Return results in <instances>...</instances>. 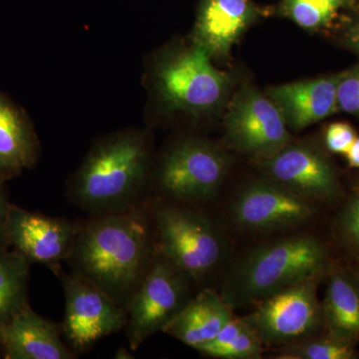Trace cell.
I'll list each match as a JSON object with an SVG mask.
<instances>
[{
	"label": "cell",
	"instance_id": "6da1fadb",
	"mask_svg": "<svg viewBox=\"0 0 359 359\" xmlns=\"http://www.w3.org/2000/svg\"><path fill=\"white\" fill-rule=\"evenodd\" d=\"M154 252L152 212L143 202L81 222L65 262L125 309Z\"/></svg>",
	"mask_w": 359,
	"mask_h": 359
},
{
	"label": "cell",
	"instance_id": "7a4b0ae2",
	"mask_svg": "<svg viewBox=\"0 0 359 359\" xmlns=\"http://www.w3.org/2000/svg\"><path fill=\"white\" fill-rule=\"evenodd\" d=\"M152 166L147 132L132 128L106 135L91 146L73 175L70 199L92 216L140 204Z\"/></svg>",
	"mask_w": 359,
	"mask_h": 359
},
{
	"label": "cell",
	"instance_id": "3957f363",
	"mask_svg": "<svg viewBox=\"0 0 359 359\" xmlns=\"http://www.w3.org/2000/svg\"><path fill=\"white\" fill-rule=\"evenodd\" d=\"M233 74L215 67L203 47L176 42L151 58L148 84L151 96L168 114L202 119L216 114L228 101Z\"/></svg>",
	"mask_w": 359,
	"mask_h": 359
},
{
	"label": "cell",
	"instance_id": "277c9868",
	"mask_svg": "<svg viewBox=\"0 0 359 359\" xmlns=\"http://www.w3.org/2000/svg\"><path fill=\"white\" fill-rule=\"evenodd\" d=\"M327 268V252L316 238H278L245 255L231 269L221 294L231 309L255 306Z\"/></svg>",
	"mask_w": 359,
	"mask_h": 359
},
{
	"label": "cell",
	"instance_id": "5b68a950",
	"mask_svg": "<svg viewBox=\"0 0 359 359\" xmlns=\"http://www.w3.org/2000/svg\"><path fill=\"white\" fill-rule=\"evenodd\" d=\"M229 167L230 157L223 146L201 137H185L165 151L151 179L165 198L187 205L214 198Z\"/></svg>",
	"mask_w": 359,
	"mask_h": 359
},
{
	"label": "cell",
	"instance_id": "8992f818",
	"mask_svg": "<svg viewBox=\"0 0 359 359\" xmlns=\"http://www.w3.org/2000/svg\"><path fill=\"white\" fill-rule=\"evenodd\" d=\"M152 212L155 247L193 282L221 263L224 242L214 223L189 205L158 203Z\"/></svg>",
	"mask_w": 359,
	"mask_h": 359
},
{
	"label": "cell",
	"instance_id": "52a82bcc",
	"mask_svg": "<svg viewBox=\"0 0 359 359\" xmlns=\"http://www.w3.org/2000/svg\"><path fill=\"white\" fill-rule=\"evenodd\" d=\"M193 280L155 247L147 273L127 304L126 332L130 349L137 351L162 332L191 299Z\"/></svg>",
	"mask_w": 359,
	"mask_h": 359
},
{
	"label": "cell",
	"instance_id": "ba28073f",
	"mask_svg": "<svg viewBox=\"0 0 359 359\" xmlns=\"http://www.w3.org/2000/svg\"><path fill=\"white\" fill-rule=\"evenodd\" d=\"M226 148L261 162L292 142L285 118L266 93L245 84L233 94L224 117Z\"/></svg>",
	"mask_w": 359,
	"mask_h": 359
},
{
	"label": "cell",
	"instance_id": "9c48e42d",
	"mask_svg": "<svg viewBox=\"0 0 359 359\" xmlns=\"http://www.w3.org/2000/svg\"><path fill=\"white\" fill-rule=\"evenodd\" d=\"M323 273H316L255 304L243 316L256 330L264 346H283L313 335L323 323L318 285Z\"/></svg>",
	"mask_w": 359,
	"mask_h": 359
},
{
	"label": "cell",
	"instance_id": "30bf717a",
	"mask_svg": "<svg viewBox=\"0 0 359 359\" xmlns=\"http://www.w3.org/2000/svg\"><path fill=\"white\" fill-rule=\"evenodd\" d=\"M65 290V316L61 330L71 349L84 353L126 327V309L83 276L50 268Z\"/></svg>",
	"mask_w": 359,
	"mask_h": 359
},
{
	"label": "cell",
	"instance_id": "8fae6325",
	"mask_svg": "<svg viewBox=\"0 0 359 359\" xmlns=\"http://www.w3.org/2000/svg\"><path fill=\"white\" fill-rule=\"evenodd\" d=\"M309 200L266 178L248 184L231 205L233 223L252 231H273L306 223L313 215Z\"/></svg>",
	"mask_w": 359,
	"mask_h": 359
},
{
	"label": "cell",
	"instance_id": "7c38bea8",
	"mask_svg": "<svg viewBox=\"0 0 359 359\" xmlns=\"http://www.w3.org/2000/svg\"><path fill=\"white\" fill-rule=\"evenodd\" d=\"M81 222L45 216L11 204L6 224L9 245L30 264H60L69 256Z\"/></svg>",
	"mask_w": 359,
	"mask_h": 359
},
{
	"label": "cell",
	"instance_id": "4fadbf2b",
	"mask_svg": "<svg viewBox=\"0 0 359 359\" xmlns=\"http://www.w3.org/2000/svg\"><path fill=\"white\" fill-rule=\"evenodd\" d=\"M266 178L287 187L306 200L330 201L339 195L337 171L327 155L308 143L290 142L261 162Z\"/></svg>",
	"mask_w": 359,
	"mask_h": 359
},
{
	"label": "cell",
	"instance_id": "5bb4252c",
	"mask_svg": "<svg viewBox=\"0 0 359 359\" xmlns=\"http://www.w3.org/2000/svg\"><path fill=\"white\" fill-rule=\"evenodd\" d=\"M269 11L252 0H200L191 41L212 59L226 60L241 37Z\"/></svg>",
	"mask_w": 359,
	"mask_h": 359
},
{
	"label": "cell",
	"instance_id": "9a60e30c",
	"mask_svg": "<svg viewBox=\"0 0 359 359\" xmlns=\"http://www.w3.org/2000/svg\"><path fill=\"white\" fill-rule=\"evenodd\" d=\"M344 72L271 86L266 94L278 106L287 127L302 131L314 123L339 112L337 86Z\"/></svg>",
	"mask_w": 359,
	"mask_h": 359
},
{
	"label": "cell",
	"instance_id": "2e32d148",
	"mask_svg": "<svg viewBox=\"0 0 359 359\" xmlns=\"http://www.w3.org/2000/svg\"><path fill=\"white\" fill-rule=\"evenodd\" d=\"M55 323L35 313L29 304L0 327V346L7 359H73Z\"/></svg>",
	"mask_w": 359,
	"mask_h": 359
},
{
	"label": "cell",
	"instance_id": "e0dca14e",
	"mask_svg": "<svg viewBox=\"0 0 359 359\" xmlns=\"http://www.w3.org/2000/svg\"><path fill=\"white\" fill-rule=\"evenodd\" d=\"M39 157V138L29 116L0 91V179L20 176Z\"/></svg>",
	"mask_w": 359,
	"mask_h": 359
},
{
	"label": "cell",
	"instance_id": "ac0fdd59",
	"mask_svg": "<svg viewBox=\"0 0 359 359\" xmlns=\"http://www.w3.org/2000/svg\"><path fill=\"white\" fill-rule=\"evenodd\" d=\"M231 309L223 295L205 289L191 297L162 332L197 349L221 332L233 316Z\"/></svg>",
	"mask_w": 359,
	"mask_h": 359
},
{
	"label": "cell",
	"instance_id": "d6986e66",
	"mask_svg": "<svg viewBox=\"0 0 359 359\" xmlns=\"http://www.w3.org/2000/svg\"><path fill=\"white\" fill-rule=\"evenodd\" d=\"M330 337L354 346L359 341V283L348 273L330 276L323 306Z\"/></svg>",
	"mask_w": 359,
	"mask_h": 359
},
{
	"label": "cell",
	"instance_id": "ffe728a7",
	"mask_svg": "<svg viewBox=\"0 0 359 359\" xmlns=\"http://www.w3.org/2000/svg\"><path fill=\"white\" fill-rule=\"evenodd\" d=\"M264 344L244 318L233 316L211 341L197 351L205 356L219 359H259Z\"/></svg>",
	"mask_w": 359,
	"mask_h": 359
},
{
	"label": "cell",
	"instance_id": "44dd1931",
	"mask_svg": "<svg viewBox=\"0 0 359 359\" xmlns=\"http://www.w3.org/2000/svg\"><path fill=\"white\" fill-rule=\"evenodd\" d=\"M358 4L359 0H280L273 11L302 29L316 32L327 29L340 13H348Z\"/></svg>",
	"mask_w": 359,
	"mask_h": 359
},
{
	"label": "cell",
	"instance_id": "7402d4cb",
	"mask_svg": "<svg viewBox=\"0 0 359 359\" xmlns=\"http://www.w3.org/2000/svg\"><path fill=\"white\" fill-rule=\"evenodd\" d=\"M30 263L16 250H0V327L25 308Z\"/></svg>",
	"mask_w": 359,
	"mask_h": 359
},
{
	"label": "cell",
	"instance_id": "603a6c76",
	"mask_svg": "<svg viewBox=\"0 0 359 359\" xmlns=\"http://www.w3.org/2000/svg\"><path fill=\"white\" fill-rule=\"evenodd\" d=\"M276 358L280 359H353L354 346L328 335L304 337L283 346Z\"/></svg>",
	"mask_w": 359,
	"mask_h": 359
},
{
	"label": "cell",
	"instance_id": "cb8c5ba5",
	"mask_svg": "<svg viewBox=\"0 0 359 359\" xmlns=\"http://www.w3.org/2000/svg\"><path fill=\"white\" fill-rule=\"evenodd\" d=\"M337 107L359 119V63L344 71L337 86Z\"/></svg>",
	"mask_w": 359,
	"mask_h": 359
},
{
	"label": "cell",
	"instance_id": "d4e9b609",
	"mask_svg": "<svg viewBox=\"0 0 359 359\" xmlns=\"http://www.w3.org/2000/svg\"><path fill=\"white\" fill-rule=\"evenodd\" d=\"M356 138L355 130L346 123L330 124L325 135L327 148L337 154L346 155Z\"/></svg>",
	"mask_w": 359,
	"mask_h": 359
},
{
	"label": "cell",
	"instance_id": "484cf974",
	"mask_svg": "<svg viewBox=\"0 0 359 359\" xmlns=\"http://www.w3.org/2000/svg\"><path fill=\"white\" fill-rule=\"evenodd\" d=\"M340 223L346 238L359 247V193L349 201L342 212Z\"/></svg>",
	"mask_w": 359,
	"mask_h": 359
},
{
	"label": "cell",
	"instance_id": "4316f807",
	"mask_svg": "<svg viewBox=\"0 0 359 359\" xmlns=\"http://www.w3.org/2000/svg\"><path fill=\"white\" fill-rule=\"evenodd\" d=\"M340 42L359 55V4L347 13V20L340 32Z\"/></svg>",
	"mask_w": 359,
	"mask_h": 359
},
{
	"label": "cell",
	"instance_id": "83f0119b",
	"mask_svg": "<svg viewBox=\"0 0 359 359\" xmlns=\"http://www.w3.org/2000/svg\"><path fill=\"white\" fill-rule=\"evenodd\" d=\"M11 205L6 189V182L0 179V250H6L9 245L6 236V224Z\"/></svg>",
	"mask_w": 359,
	"mask_h": 359
},
{
	"label": "cell",
	"instance_id": "f1b7e54d",
	"mask_svg": "<svg viewBox=\"0 0 359 359\" xmlns=\"http://www.w3.org/2000/svg\"><path fill=\"white\" fill-rule=\"evenodd\" d=\"M346 156L349 167L359 168V137L353 142Z\"/></svg>",
	"mask_w": 359,
	"mask_h": 359
}]
</instances>
